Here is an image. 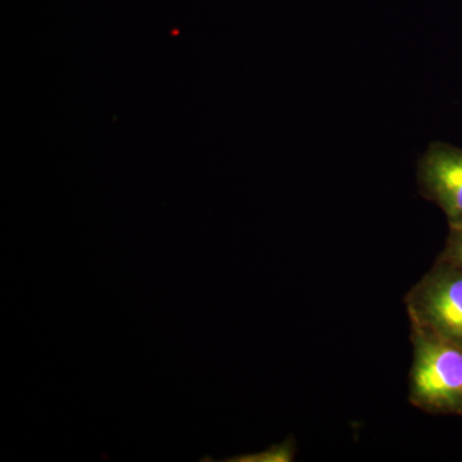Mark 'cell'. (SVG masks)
<instances>
[{
    "label": "cell",
    "mask_w": 462,
    "mask_h": 462,
    "mask_svg": "<svg viewBox=\"0 0 462 462\" xmlns=\"http://www.w3.org/2000/svg\"><path fill=\"white\" fill-rule=\"evenodd\" d=\"M409 401L431 415L462 418V349L411 324Z\"/></svg>",
    "instance_id": "1"
},
{
    "label": "cell",
    "mask_w": 462,
    "mask_h": 462,
    "mask_svg": "<svg viewBox=\"0 0 462 462\" xmlns=\"http://www.w3.org/2000/svg\"><path fill=\"white\" fill-rule=\"evenodd\" d=\"M410 322L462 349V269L438 257L406 298Z\"/></svg>",
    "instance_id": "2"
},
{
    "label": "cell",
    "mask_w": 462,
    "mask_h": 462,
    "mask_svg": "<svg viewBox=\"0 0 462 462\" xmlns=\"http://www.w3.org/2000/svg\"><path fill=\"white\" fill-rule=\"evenodd\" d=\"M421 196L442 209L449 227L462 226V149L431 143L418 163Z\"/></svg>",
    "instance_id": "3"
},
{
    "label": "cell",
    "mask_w": 462,
    "mask_h": 462,
    "mask_svg": "<svg viewBox=\"0 0 462 462\" xmlns=\"http://www.w3.org/2000/svg\"><path fill=\"white\" fill-rule=\"evenodd\" d=\"M296 454L293 440L288 439L282 445L270 447L267 451L257 455L239 456V458H229L225 461L257 462V461H291Z\"/></svg>",
    "instance_id": "4"
},
{
    "label": "cell",
    "mask_w": 462,
    "mask_h": 462,
    "mask_svg": "<svg viewBox=\"0 0 462 462\" xmlns=\"http://www.w3.org/2000/svg\"><path fill=\"white\" fill-rule=\"evenodd\" d=\"M439 257L462 269V226L449 227L446 245Z\"/></svg>",
    "instance_id": "5"
}]
</instances>
